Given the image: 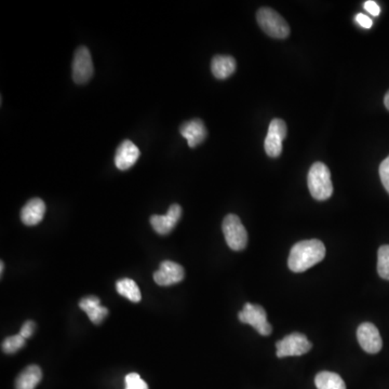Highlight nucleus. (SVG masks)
<instances>
[{
    "label": "nucleus",
    "mask_w": 389,
    "mask_h": 389,
    "mask_svg": "<svg viewBox=\"0 0 389 389\" xmlns=\"http://www.w3.org/2000/svg\"><path fill=\"white\" fill-rule=\"evenodd\" d=\"M326 257V247L318 239L303 241L296 243L290 251L288 266L291 272L304 273L321 262Z\"/></svg>",
    "instance_id": "obj_1"
},
{
    "label": "nucleus",
    "mask_w": 389,
    "mask_h": 389,
    "mask_svg": "<svg viewBox=\"0 0 389 389\" xmlns=\"http://www.w3.org/2000/svg\"><path fill=\"white\" fill-rule=\"evenodd\" d=\"M307 184L312 197L319 201L329 199L333 194L331 172L322 162L312 165L308 172Z\"/></svg>",
    "instance_id": "obj_2"
},
{
    "label": "nucleus",
    "mask_w": 389,
    "mask_h": 389,
    "mask_svg": "<svg viewBox=\"0 0 389 389\" xmlns=\"http://www.w3.org/2000/svg\"><path fill=\"white\" fill-rule=\"evenodd\" d=\"M259 27L273 38L284 39L290 35L286 20L270 8H261L257 13Z\"/></svg>",
    "instance_id": "obj_3"
},
{
    "label": "nucleus",
    "mask_w": 389,
    "mask_h": 389,
    "mask_svg": "<svg viewBox=\"0 0 389 389\" xmlns=\"http://www.w3.org/2000/svg\"><path fill=\"white\" fill-rule=\"evenodd\" d=\"M224 236L227 245L234 251H241L247 245V233L241 219L236 214H229L223 221Z\"/></svg>",
    "instance_id": "obj_4"
},
{
    "label": "nucleus",
    "mask_w": 389,
    "mask_h": 389,
    "mask_svg": "<svg viewBox=\"0 0 389 389\" xmlns=\"http://www.w3.org/2000/svg\"><path fill=\"white\" fill-rule=\"evenodd\" d=\"M238 318L243 323L252 326L263 337H268L272 333V324L267 321L266 312L261 305L245 303L243 310L238 314Z\"/></svg>",
    "instance_id": "obj_5"
},
{
    "label": "nucleus",
    "mask_w": 389,
    "mask_h": 389,
    "mask_svg": "<svg viewBox=\"0 0 389 389\" xmlns=\"http://www.w3.org/2000/svg\"><path fill=\"white\" fill-rule=\"evenodd\" d=\"M312 344L303 333H292L276 343V355L278 358L293 357L307 353L312 349Z\"/></svg>",
    "instance_id": "obj_6"
},
{
    "label": "nucleus",
    "mask_w": 389,
    "mask_h": 389,
    "mask_svg": "<svg viewBox=\"0 0 389 389\" xmlns=\"http://www.w3.org/2000/svg\"><path fill=\"white\" fill-rule=\"evenodd\" d=\"M72 70L73 80L76 84H84L91 79L94 73L93 62L86 47H79L75 52Z\"/></svg>",
    "instance_id": "obj_7"
},
{
    "label": "nucleus",
    "mask_w": 389,
    "mask_h": 389,
    "mask_svg": "<svg viewBox=\"0 0 389 389\" xmlns=\"http://www.w3.org/2000/svg\"><path fill=\"white\" fill-rule=\"evenodd\" d=\"M287 135V125L282 119H273L269 125L268 132L265 139L264 147L266 154L272 158L280 156L282 142Z\"/></svg>",
    "instance_id": "obj_8"
},
{
    "label": "nucleus",
    "mask_w": 389,
    "mask_h": 389,
    "mask_svg": "<svg viewBox=\"0 0 389 389\" xmlns=\"http://www.w3.org/2000/svg\"><path fill=\"white\" fill-rule=\"evenodd\" d=\"M357 339L361 349L367 353H380L383 347L380 331L371 322H363L357 329Z\"/></svg>",
    "instance_id": "obj_9"
},
{
    "label": "nucleus",
    "mask_w": 389,
    "mask_h": 389,
    "mask_svg": "<svg viewBox=\"0 0 389 389\" xmlns=\"http://www.w3.org/2000/svg\"><path fill=\"white\" fill-rule=\"evenodd\" d=\"M185 278V270L178 263L164 261L154 273V280L158 286L170 287L180 284Z\"/></svg>",
    "instance_id": "obj_10"
},
{
    "label": "nucleus",
    "mask_w": 389,
    "mask_h": 389,
    "mask_svg": "<svg viewBox=\"0 0 389 389\" xmlns=\"http://www.w3.org/2000/svg\"><path fill=\"white\" fill-rule=\"evenodd\" d=\"M182 215L180 204H174L169 208L166 215L154 214L151 216V225L159 235L166 236L174 229Z\"/></svg>",
    "instance_id": "obj_11"
},
{
    "label": "nucleus",
    "mask_w": 389,
    "mask_h": 389,
    "mask_svg": "<svg viewBox=\"0 0 389 389\" xmlns=\"http://www.w3.org/2000/svg\"><path fill=\"white\" fill-rule=\"evenodd\" d=\"M139 155V147L129 139H125L116 151L115 166L121 171L129 170L137 164Z\"/></svg>",
    "instance_id": "obj_12"
},
{
    "label": "nucleus",
    "mask_w": 389,
    "mask_h": 389,
    "mask_svg": "<svg viewBox=\"0 0 389 389\" xmlns=\"http://www.w3.org/2000/svg\"><path fill=\"white\" fill-rule=\"evenodd\" d=\"M180 132L183 137L188 139V146L192 148L201 144L208 135L206 125L201 119H192L183 123L180 128Z\"/></svg>",
    "instance_id": "obj_13"
},
{
    "label": "nucleus",
    "mask_w": 389,
    "mask_h": 389,
    "mask_svg": "<svg viewBox=\"0 0 389 389\" xmlns=\"http://www.w3.org/2000/svg\"><path fill=\"white\" fill-rule=\"evenodd\" d=\"M46 204L40 198H33L21 210V221L27 226H35L43 221Z\"/></svg>",
    "instance_id": "obj_14"
},
{
    "label": "nucleus",
    "mask_w": 389,
    "mask_h": 389,
    "mask_svg": "<svg viewBox=\"0 0 389 389\" xmlns=\"http://www.w3.org/2000/svg\"><path fill=\"white\" fill-rule=\"evenodd\" d=\"M79 307L86 312L90 321L93 322L96 326L101 324L108 315L107 308L101 306V300L94 296L82 298L79 302Z\"/></svg>",
    "instance_id": "obj_15"
},
{
    "label": "nucleus",
    "mask_w": 389,
    "mask_h": 389,
    "mask_svg": "<svg viewBox=\"0 0 389 389\" xmlns=\"http://www.w3.org/2000/svg\"><path fill=\"white\" fill-rule=\"evenodd\" d=\"M237 63L231 56H215L211 61V72L218 79H226L235 73Z\"/></svg>",
    "instance_id": "obj_16"
},
{
    "label": "nucleus",
    "mask_w": 389,
    "mask_h": 389,
    "mask_svg": "<svg viewBox=\"0 0 389 389\" xmlns=\"http://www.w3.org/2000/svg\"><path fill=\"white\" fill-rule=\"evenodd\" d=\"M43 372L36 365H29L20 373L15 380V389H35L41 382Z\"/></svg>",
    "instance_id": "obj_17"
},
{
    "label": "nucleus",
    "mask_w": 389,
    "mask_h": 389,
    "mask_svg": "<svg viewBox=\"0 0 389 389\" xmlns=\"http://www.w3.org/2000/svg\"><path fill=\"white\" fill-rule=\"evenodd\" d=\"M116 290L118 293L133 303H139L142 300V294L137 282L132 279L123 278L116 282Z\"/></svg>",
    "instance_id": "obj_18"
},
{
    "label": "nucleus",
    "mask_w": 389,
    "mask_h": 389,
    "mask_svg": "<svg viewBox=\"0 0 389 389\" xmlns=\"http://www.w3.org/2000/svg\"><path fill=\"white\" fill-rule=\"evenodd\" d=\"M317 389H346L345 382L337 373L322 371L315 377Z\"/></svg>",
    "instance_id": "obj_19"
},
{
    "label": "nucleus",
    "mask_w": 389,
    "mask_h": 389,
    "mask_svg": "<svg viewBox=\"0 0 389 389\" xmlns=\"http://www.w3.org/2000/svg\"><path fill=\"white\" fill-rule=\"evenodd\" d=\"M377 273L381 278L389 281V245H384L377 252Z\"/></svg>",
    "instance_id": "obj_20"
},
{
    "label": "nucleus",
    "mask_w": 389,
    "mask_h": 389,
    "mask_svg": "<svg viewBox=\"0 0 389 389\" xmlns=\"http://www.w3.org/2000/svg\"><path fill=\"white\" fill-rule=\"evenodd\" d=\"M25 343H26V340L22 337L21 334H15L13 337H7L3 342L1 349H3V353H8V355H13V353H15L20 349H23Z\"/></svg>",
    "instance_id": "obj_21"
},
{
    "label": "nucleus",
    "mask_w": 389,
    "mask_h": 389,
    "mask_svg": "<svg viewBox=\"0 0 389 389\" xmlns=\"http://www.w3.org/2000/svg\"><path fill=\"white\" fill-rule=\"evenodd\" d=\"M125 389H148V385L137 373H129L125 379Z\"/></svg>",
    "instance_id": "obj_22"
},
{
    "label": "nucleus",
    "mask_w": 389,
    "mask_h": 389,
    "mask_svg": "<svg viewBox=\"0 0 389 389\" xmlns=\"http://www.w3.org/2000/svg\"><path fill=\"white\" fill-rule=\"evenodd\" d=\"M380 176L382 181L383 186L389 194V156L385 160H383L380 166Z\"/></svg>",
    "instance_id": "obj_23"
},
{
    "label": "nucleus",
    "mask_w": 389,
    "mask_h": 389,
    "mask_svg": "<svg viewBox=\"0 0 389 389\" xmlns=\"http://www.w3.org/2000/svg\"><path fill=\"white\" fill-rule=\"evenodd\" d=\"M35 329H36V323L31 320H27L23 326H22L21 331L19 334H21L22 337H24L25 340L29 339V337H33L34 334Z\"/></svg>",
    "instance_id": "obj_24"
},
{
    "label": "nucleus",
    "mask_w": 389,
    "mask_h": 389,
    "mask_svg": "<svg viewBox=\"0 0 389 389\" xmlns=\"http://www.w3.org/2000/svg\"><path fill=\"white\" fill-rule=\"evenodd\" d=\"M365 9L367 10V13H370V15H372L373 17L380 15V6L377 5V3H375V1H373V0H367V1H365Z\"/></svg>",
    "instance_id": "obj_25"
},
{
    "label": "nucleus",
    "mask_w": 389,
    "mask_h": 389,
    "mask_svg": "<svg viewBox=\"0 0 389 389\" xmlns=\"http://www.w3.org/2000/svg\"><path fill=\"white\" fill-rule=\"evenodd\" d=\"M356 22L360 26H363V29H371L373 25L372 20L367 17V15H363V13H358V15H356Z\"/></svg>",
    "instance_id": "obj_26"
},
{
    "label": "nucleus",
    "mask_w": 389,
    "mask_h": 389,
    "mask_svg": "<svg viewBox=\"0 0 389 389\" xmlns=\"http://www.w3.org/2000/svg\"><path fill=\"white\" fill-rule=\"evenodd\" d=\"M384 104L385 106H386L387 109L389 111V90L387 91V93L385 94Z\"/></svg>",
    "instance_id": "obj_27"
},
{
    "label": "nucleus",
    "mask_w": 389,
    "mask_h": 389,
    "mask_svg": "<svg viewBox=\"0 0 389 389\" xmlns=\"http://www.w3.org/2000/svg\"><path fill=\"white\" fill-rule=\"evenodd\" d=\"M0 265H1V270H0V274H1V276H3V268H5V264H3V261H1V263H0Z\"/></svg>",
    "instance_id": "obj_28"
}]
</instances>
